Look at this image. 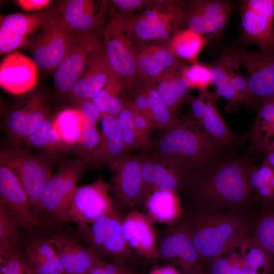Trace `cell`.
I'll return each instance as SVG.
<instances>
[{
  "label": "cell",
  "instance_id": "1",
  "mask_svg": "<svg viewBox=\"0 0 274 274\" xmlns=\"http://www.w3.org/2000/svg\"><path fill=\"white\" fill-rule=\"evenodd\" d=\"M248 166L239 159H227L189 181L182 192L187 196L188 208L247 211L254 198Z\"/></svg>",
  "mask_w": 274,
  "mask_h": 274
},
{
  "label": "cell",
  "instance_id": "2",
  "mask_svg": "<svg viewBox=\"0 0 274 274\" xmlns=\"http://www.w3.org/2000/svg\"><path fill=\"white\" fill-rule=\"evenodd\" d=\"M253 220L245 210L189 208L180 218L204 265L247 234Z\"/></svg>",
  "mask_w": 274,
  "mask_h": 274
},
{
  "label": "cell",
  "instance_id": "3",
  "mask_svg": "<svg viewBox=\"0 0 274 274\" xmlns=\"http://www.w3.org/2000/svg\"><path fill=\"white\" fill-rule=\"evenodd\" d=\"M163 131L153 143L151 152L175 169L184 178L186 185L213 166L219 147L199 124L177 121L173 127Z\"/></svg>",
  "mask_w": 274,
  "mask_h": 274
},
{
  "label": "cell",
  "instance_id": "4",
  "mask_svg": "<svg viewBox=\"0 0 274 274\" xmlns=\"http://www.w3.org/2000/svg\"><path fill=\"white\" fill-rule=\"evenodd\" d=\"M122 219L115 207L91 224L79 226L78 234L100 257L111 258L127 268L138 257L124 238Z\"/></svg>",
  "mask_w": 274,
  "mask_h": 274
},
{
  "label": "cell",
  "instance_id": "5",
  "mask_svg": "<svg viewBox=\"0 0 274 274\" xmlns=\"http://www.w3.org/2000/svg\"><path fill=\"white\" fill-rule=\"evenodd\" d=\"M53 156L50 153L35 154L18 147L1 150L0 163L15 173L39 217L43 191L51 175Z\"/></svg>",
  "mask_w": 274,
  "mask_h": 274
},
{
  "label": "cell",
  "instance_id": "6",
  "mask_svg": "<svg viewBox=\"0 0 274 274\" xmlns=\"http://www.w3.org/2000/svg\"><path fill=\"white\" fill-rule=\"evenodd\" d=\"M145 153L127 154L108 166L113 176V191L121 207L133 209L145 203L150 192L142 175Z\"/></svg>",
  "mask_w": 274,
  "mask_h": 274
},
{
  "label": "cell",
  "instance_id": "7",
  "mask_svg": "<svg viewBox=\"0 0 274 274\" xmlns=\"http://www.w3.org/2000/svg\"><path fill=\"white\" fill-rule=\"evenodd\" d=\"M124 22L113 19L104 33L102 44L109 65L114 74L122 81L124 87L131 88L139 75L137 54L128 35L124 34Z\"/></svg>",
  "mask_w": 274,
  "mask_h": 274
},
{
  "label": "cell",
  "instance_id": "8",
  "mask_svg": "<svg viewBox=\"0 0 274 274\" xmlns=\"http://www.w3.org/2000/svg\"><path fill=\"white\" fill-rule=\"evenodd\" d=\"M239 14L242 44H256L261 50L274 48V0L244 1Z\"/></svg>",
  "mask_w": 274,
  "mask_h": 274
},
{
  "label": "cell",
  "instance_id": "9",
  "mask_svg": "<svg viewBox=\"0 0 274 274\" xmlns=\"http://www.w3.org/2000/svg\"><path fill=\"white\" fill-rule=\"evenodd\" d=\"M158 247L159 258L177 266L182 274H205L204 265L180 219L162 231Z\"/></svg>",
  "mask_w": 274,
  "mask_h": 274
},
{
  "label": "cell",
  "instance_id": "10",
  "mask_svg": "<svg viewBox=\"0 0 274 274\" xmlns=\"http://www.w3.org/2000/svg\"><path fill=\"white\" fill-rule=\"evenodd\" d=\"M84 165V159L66 161L59 165L55 173L50 176L44 188L41 198L42 213H48L63 221Z\"/></svg>",
  "mask_w": 274,
  "mask_h": 274
},
{
  "label": "cell",
  "instance_id": "11",
  "mask_svg": "<svg viewBox=\"0 0 274 274\" xmlns=\"http://www.w3.org/2000/svg\"><path fill=\"white\" fill-rule=\"evenodd\" d=\"M110 186L102 179L76 187L63 221L77 223L79 226L91 224L115 206L109 194Z\"/></svg>",
  "mask_w": 274,
  "mask_h": 274
},
{
  "label": "cell",
  "instance_id": "12",
  "mask_svg": "<svg viewBox=\"0 0 274 274\" xmlns=\"http://www.w3.org/2000/svg\"><path fill=\"white\" fill-rule=\"evenodd\" d=\"M240 62L232 48L224 50L211 64L213 74L212 84L216 95L224 98L230 106L253 104L247 77L240 72Z\"/></svg>",
  "mask_w": 274,
  "mask_h": 274
},
{
  "label": "cell",
  "instance_id": "13",
  "mask_svg": "<svg viewBox=\"0 0 274 274\" xmlns=\"http://www.w3.org/2000/svg\"><path fill=\"white\" fill-rule=\"evenodd\" d=\"M245 68L253 102L274 96V48L253 52L232 48Z\"/></svg>",
  "mask_w": 274,
  "mask_h": 274
},
{
  "label": "cell",
  "instance_id": "14",
  "mask_svg": "<svg viewBox=\"0 0 274 274\" xmlns=\"http://www.w3.org/2000/svg\"><path fill=\"white\" fill-rule=\"evenodd\" d=\"M233 8L227 1H193L185 11L180 10V20L184 19L187 29L199 35L215 36L223 31Z\"/></svg>",
  "mask_w": 274,
  "mask_h": 274
},
{
  "label": "cell",
  "instance_id": "15",
  "mask_svg": "<svg viewBox=\"0 0 274 274\" xmlns=\"http://www.w3.org/2000/svg\"><path fill=\"white\" fill-rule=\"evenodd\" d=\"M0 164V204L12 213L20 227L34 230L40 225V217L15 173L5 164Z\"/></svg>",
  "mask_w": 274,
  "mask_h": 274
},
{
  "label": "cell",
  "instance_id": "16",
  "mask_svg": "<svg viewBox=\"0 0 274 274\" xmlns=\"http://www.w3.org/2000/svg\"><path fill=\"white\" fill-rule=\"evenodd\" d=\"M50 10L35 14L13 13L1 16L0 53L3 54L25 46L29 39L58 13Z\"/></svg>",
  "mask_w": 274,
  "mask_h": 274
},
{
  "label": "cell",
  "instance_id": "17",
  "mask_svg": "<svg viewBox=\"0 0 274 274\" xmlns=\"http://www.w3.org/2000/svg\"><path fill=\"white\" fill-rule=\"evenodd\" d=\"M51 20L44 26L43 31L31 46L33 60L37 65L47 70L56 68L85 35L66 34Z\"/></svg>",
  "mask_w": 274,
  "mask_h": 274
},
{
  "label": "cell",
  "instance_id": "18",
  "mask_svg": "<svg viewBox=\"0 0 274 274\" xmlns=\"http://www.w3.org/2000/svg\"><path fill=\"white\" fill-rule=\"evenodd\" d=\"M102 45L99 35L92 31L82 38L55 68V84L59 92L69 94L89 58Z\"/></svg>",
  "mask_w": 274,
  "mask_h": 274
},
{
  "label": "cell",
  "instance_id": "19",
  "mask_svg": "<svg viewBox=\"0 0 274 274\" xmlns=\"http://www.w3.org/2000/svg\"><path fill=\"white\" fill-rule=\"evenodd\" d=\"M113 74L102 45L91 55L83 73L74 84L68 94L71 101L78 105L91 100L105 87Z\"/></svg>",
  "mask_w": 274,
  "mask_h": 274
},
{
  "label": "cell",
  "instance_id": "20",
  "mask_svg": "<svg viewBox=\"0 0 274 274\" xmlns=\"http://www.w3.org/2000/svg\"><path fill=\"white\" fill-rule=\"evenodd\" d=\"M147 215L132 210L122 219L123 233L130 247L139 256L149 260L159 258L156 234Z\"/></svg>",
  "mask_w": 274,
  "mask_h": 274
},
{
  "label": "cell",
  "instance_id": "21",
  "mask_svg": "<svg viewBox=\"0 0 274 274\" xmlns=\"http://www.w3.org/2000/svg\"><path fill=\"white\" fill-rule=\"evenodd\" d=\"M37 80V65L19 52L6 56L1 63L0 84L8 92L21 94L33 87Z\"/></svg>",
  "mask_w": 274,
  "mask_h": 274
},
{
  "label": "cell",
  "instance_id": "22",
  "mask_svg": "<svg viewBox=\"0 0 274 274\" xmlns=\"http://www.w3.org/2000/svg\"><path fill=\"white\" fill-rule=\"evenodd\" d=\"M64 272L87 274L101 260L89 247L61 233H54L48 238Z\"/></svg>",
  "mask_w": 274,
  "mask_h": 274
},
{
  "label": "cell",
  "instance_id": "23",
  "mask_svg": "<svg viewBox=\"0 0 274 274\" xmlns=\"http://www.w3.org/2000/svg\"><path fill=\"white\" fill-rule=\"evenodd\" d=\"M95 6L89 0L68 1L51 22L70 35H79L92 32L98 25L99 17L94 14Z\"/></svg>",
  "mask_w": 274,
  "mask_h": 274
},
{
  "label": "cell",
  "instance_id": "24",
  "mask_svg": "<svg viewBox=\"0 0 274 274\" xmlns=\"http://www.w3.org/2000/svg\"><path fill=\"white\" fill-rule=\"evenodd\" d=\"M125 155L116 117L109 115L102 116L99 143L84 158V168H98L109 165Z\"/></svg>",
  "mask_w": 274,
  "mask_h": 274
},
{
  "label": "cell",
  "instance_id": "25",
  "mask_svg": "<svg viewBox=\"0 0 274 274\" xmlns=\"http://www.w3.org/2000/svg\"><path fill=\"white\" fill-rule=\"evenodd\" d=\"M47 117L42 98L33 95L10 111L6 120L7 128L14 139L18 141L25 140Z\"/></svg>",
  "mask_w": 274,
  "mask_h": 274
},
{
  "label": "cell",
  "instance_id": "26",
  "mask_svg": "<svg viewBox=\"0 0 274 274\" xmlns=\"http://www.w3.org/2000/svg\"><path fill=\"white\" fill-rule=\"evenodd\" d=\"M150 152L145 153L142 166V178L149 191L181 192L186 185L184 178L157 154Z\"/></svg>",
  "mask_w": 274,
  "mask_h": 274
},
{
  "label": "cell",
  "instance_id": "27",
  "mask_svg": "<svg viewBox=\"0 0 274 274\" xmlns=\"http://www.w3.org/2000/svg\"><path fill=\"white\" fill-rule=\"evenodd\" d=\"M229 248L242 261V274H274V257L248 233Z\"/></svg>",
  "mask_w": 274,
  "mask_h": 274
},
{
  "label": "cell",
  "instance_id": "28",
  "mask_svg": "<svg viewBox=\"0 0 274 274\" xmlns=\"http://www.w3.org/2000/svg\"><path fill=\"white\" fill-rule=\"evenodd\" d=\"M25 257L35 274H63L64 271L48 238L37 237L28 243Z\"/></svg>",
  "mask_w": 274,
  "mask_h": 274
},
{
  "label": "cell",
  "instance_id": "29",
  "mask_svg": "<svg viewBox=\"0 0 274 274\" xmlns=\"http://www.w3.org/2000/svg\"><path fill=\"white\" fill-rule=\"evenodd\" d=\"M173 16L164 15L155 10H148L124 24L128 33L137 39L147 40L168 37L169 22Z\"/></svg>",
  "mask_w": 274,
  "mask_h": 274
},
{
  "label": "cell",
  "instance_id": "30",
  "mask_svg": "<svg viewBox=\"0 0 274 274\" xmlns=\"http://www.w3.org/2000/svg\"><path fill=\"white\" fill-rule=\"evenodd\" d=\"M148 216L152 221L173 224L181 218L183 212L178 193L155 190L145 202Z\"/></svg>",
  "mask_w": 274,
  "mask_h": 274
},
{
  "label": "cell",
  "instance_id": "31",
  "mask_svg": "<svg viewBox=\"0 0 274 274\" xmlns=\"http://www.w3.org/2000/svg\"><path fill=\"white\" fill-rule=\"evenodd\" d=\"M176 57L169 48L149 46L137 54L139 74L148 79L157 78L165 69L175 65Z\"/></svg>",
  "mask_w": 274,
  "mask_h": 274
},
{
  "label": "cell",
  "instance_id": "32",
  "mask_svg": "<svg viewBox=\"0 0 274 274\" xmlns=\"http://www.w3.org/2000/svg\"><path fill=\"white\" fill-rule=\"evenodd\" d=\"M199 126L204 132L219 147L230 145L234 141V134L227 126L216 104V95L210 98Z\"/></svg>",
  "mask_w": 274,
  "mask_h": 274
},
{
  "label": "cell",
  "instance_id": "33",
  "mask_svg": "<svg viewBox=\"0 0 274 274\" xmlns=\"http://www.w3.org/2000/svg\"><path fill=\"white\" fill-rule=\"evenodd\" d=\"M85 124L79 109H67L60 112L53 120V124L65 145L80 144Z\"/></svg>",
  "mask_w": 274,
  "mask_h": 274
},
{
  "label": "cell",
  "instance_id": "34",
  "mask_svg": "<svg viewBox=\"0 0 274 274\" xmlns=\"http://www.w3.org/2000/svg\"><path fill=\"white\" fill-rule=\"evenodd\" d=\"M124 88L121 79L113 74L105 87L91 99L101 115L116 117L122 109L124 102L119 97Z\"/></svg>",
  "mask_w": 274,
  "mask_h": 274
},
{
  "label": "cell",
  "instance_id": "35",
  "mask_svg": "<svg viewBox=\"0 0 274 274\" xmlns=\"http://www.w3.org/2000/svg\"><path fill=\"white\" fill-rule=\"evenodd\" d=\"M155 87L160 99L173 113L190 88L182 73L176 71L166 75Z\"/></svg>",
  "mask_w": 274,
  "mask_h": 274
},
{
  "label": "cell",
  "instance_id": "36",
  "mask_svg": "<svg viewBox=\"0 0 274 274\" xmlns=\"http://www.w3.org/2000/svg\"><path fill=\"white\" fill-rule=\"evenodd\" d=\"M248 234L274 257V203L263 205Z\"/></svg>",
  "mask_w": 274,
  "mask_h": 274
},
{
  "label": "cell",
  "instance_id": "37",
  "mask_svg": "<svg viewBox=\"0 0 274 274\" xmlns=\"http://www.w3.org/2000/svg\"><path fill=\"white\" fill-rule=\"evenodd\" d=\"M25 140L29 147L50 154L62 149L65 145L54 127L53 120L48 117Z\"/></svg>",
  "mask_w": 274,
  "mask_h": 274
},
{
  "label": "cell",
  "instance_id": "38",
  "mask_svg": "<svg viewBox=\"0 0 274 274\" xmlns=\"http://www.w3.org/2000/svg\"><path fill=\"white\" fill-rule=\"evenodd\" d=\"M19 227L12 213L0 204V257L18 250L21 241Z\"/></svg>",
  "mask_w": 274,
  "mask_h": 274
},
{
  "label": "cell",
  "instance_id": "39",
  "mask_svg": "<svg viewBox=\"0 0 274 274\" xmlns=\"http://www.w3.org/2000/svg\"><path fill=\"white\" fill-rule=\"evenodd\" d=\"M204 39L203 36L187 28L175 36L169 49L176 56L193 61L205 44Z\"/></svg>",
  "mask_w": 274,
  "mask_h": 274
},
{
  "label": "cell",
  "instance_id": "40",
  "mask_svg": "<svg viewBox=\"0 0 274 274\" xmlns=\"http://www.w3.org/2000/svg\"><path fill=\"white\" fill-rule=\"evenodd\" d=\"M149 104L156 128L165 131L177 122L173 113L158 95L153 81L148 80L145 83Z\"/></svg>",
  "mask_w": 274,
  "mask_h": 274
},
{
  "label": "cell",
  "instance_id": "41",
  "mask_svg": "<svg viewBox=\"0 0 274 274\" xmlns=\"http://www.w3.org/2000/svg\"><path fill=\"white\" fill-rule=\"evenodd\" d=\"M116 118L122 140L125 154H129L132 151L139 149L130 101L124 102L122 109Z\"/></svg>",
  "mask_w": 274,
  "mask_h": 274
},
{
  "label": "cell",
  "instance_id": "42",
  "mask_svg": "<svg viewBox=\"0 0 274 274\" xmlns=\"http://www.w3.org/2000/svg\"><path fill=\"white\" fill-rule=\"evenodd\" d=\"M131 105L139 149L143 151L142 153H149L153 146L151 134L156 128L148 117L141 112L132 102Z\"/></svg>",
  "mask_w": 274,
  "mask_h": 274
},
{
  "label": "cell",
  "instance_id": "43",
  "mask_svg": "<svg viewBox=\"0 0 274 274\" xmlns=\"http://www.w3.org/2000/svg\"><path fill=\"white\" fill-rule=\"evenodd\" d=\"M205 274H242V261L224 252L204 265Z\"/></svg>",
  "mask_w": 274,
  "mask_h": 274
},
{
  "label": "cell",
  "instance_id": "44",
  "mask_svg": "<svg viewBox=\"0 0 274 274\" xmlns=\"http://www.w3.org/2000/svg\"><path fill=\"white\" fill-rule=\"evenodd\" d=\"M181 73L190 88H197L202 91L212 84L213 74L210 64L194 63L184 68Z\"/></svg>",
  "mask_w": 274,
  "mask_h": 274
},
{
  "label": "cell",
  "instance_id": "45",
  "mask_svg": "<svg viewBox=\"0 0 274 274\" xmlns=\"http://www.w3.org/2000/svg\"><path fill=\"white\" fill-rule=\"evenodd\" d=\"M1 274H35L25 256L18 250L1 257Z\"/></svg>",
  "mask_w": 274,
  "mask_h": 274
},
{
  "label": "cell",
  "instance_id": "46",
  "mask_svg": "<svg viewBox=\"0 0 274 274\" xmlns=\"http://www.w3.org/2000/svg\"><path fill=\"white\" fill-rule=\"evenodd\" d=\"M252 136L257 146L265 151L274 144V123L254 125Z\"/></svg>",
  "mask_w": 274,
  "mask_h": 274
},
{
  "label": "cell",
  "instance_id": "47",
  "mask_svg": "<svg viewBox=\"0 0 274 274\" xmlns=\"http://www.w3.org/2000/svg\"><path fill=\"white\" fill-rule=\"evenodd\" d=\"M96 124L85 122L82 140L80 146L84 158L92 152L98 145L100 140Z\"/></svg>",
  "mask_w": 274,
  "mask_h": 274
},
{
  "label": "cell",
  "instance_id": "48",
  "mask_svg": "<svg viewBox=\"0 0 274 274\" xmlns=\"http://www.w3.org/2000/svg\"><path fill=\"white\" fill-rule=\"evenodd\" d=\"M132 97L133 101L131 102L133 105L154 124L145 83L135 87L132 93Z\"/></svg>",
  "mask_w": 274,
  "mask_h": 274
},
{
  "label": "cell",
  "instance_id": "49",
  "mask_svg": "<svg viewBox=\"0 0 274 274\" xmlns=\"http://www.w3.org/2000/svg\"><path fill=\"white\" fill-rule=\"evenodd\" d=\"M274 123V96L261 100L254 125Z\"/></svg>",
  "mask_w": 274,
  "mask_h": 274
},
{
  "label": "cell",
  "instance_id": "50",
  "mask_svg": "<svg viewBox=\"0 0 274 274\" xmlns=\"http://www.w3.org/2000/svg\"><path fill=\"white\" fill-rule=\"evenodd\" d=\"M129 268L118 264L109 263L101 260L95 265L87 274H132Z\"/></svg>",
  "mask_w": 274,
  "mask_h": 274
},
{
  "label": "cell",
  "instance_id": "51",
  "mask_svg": "<svg viewBox=\"0 0 274 274\" xmlns=\"http://www.w3.org/2000/svg\"><path fill=\"white\" fill-rule=\"evenodd\" d=\"M78 106L85 118V122L96 124L99 118H101L100 114L91 100L82 101Z\"/></svg>",
  "mask_w": 274,
  "mask_h": 274
},
{
  "label": "cell",
  "instance_id": "52",
  "mask_svg": "<svg viewBox=\"0 0 274 274\" xmlns=\"http://www.w3.org/2000/svg\"><path fill=\"white\" fill-rule=\"evenodd\" d=\"M50 1L49 0H19L17 3L24 10L34 11L42 10L47 7Z\"/></svg>",
  "mask_w": 274,
  "mask_h": 274
},
{
  "label": "cell",
  "instance_id": "53",
  "mask_svg": "<svg viewBox=\"0 0 274 274\" xmlns=\"http://www.w3.org/2000/svg\"><path fill=\"white\" fill-rule=\"evenodd\" d=\"M112 2L120 9L126 11L134 10L144 3L140 0H114Z\"/></svg>",
  "mask_w": 274,
  "mask_h": 274
},
{
  "label": "cell",
  "instance_id": "54",
  "mask_svg": "<svg viewBox=\"0 0 274 274\" xmlns=\"http://www.w3.org/2000/svg\"><path fill=\"white\" fill-rule=\"evenodd\" d=\"M150 274H180V272L176 268L167 266L157 268Z\"/></svg>",
  "mask_w": 274,
  "mask_h": 274
},
{
  "label": "cell",
  "instance_id": "55",
  "mask_svg": "<svg viewBox=\"0 0 274 274\" xmlns=\"http://www.w3.org/2000/svg\"><path fill=\"white\" fill-rule=\"evenodd\" d=\"M265 151V160L274 169V148H269Z\"/></svg>",
  "mask_w": 274,
  "mask_h": 274
},
{
  "label": "cell",
  "instance_id": "56",
  "mask_svg": "<svg viewBox=\"0 0 274 274\" xmlns=\"http://www.w3.org/2000/svg\"><path fill=\"white\" fill-rule=\"evenodd\" d=\"M63 274H78V273L64 272Z\"/></svg>",
  "mask_w": 274,
  "mask_h": 274
},
{
  "label": "cell",
  "instance_id": "57",
  "mask_svg": "<svg viewBox=\"0 0 274 274\" xmlns=\"http://www.w3.org/2000/svg\"><path fill=\"white\" fill-rule=\"evenodd\" d=\"M269 148H274V144L272 145L271 146H270V147L268 148L267 149ZM266 149V150H267Z\"/></svg>",
  "mask_w": 274,
  "mask_h": 274
}]
</instances>
